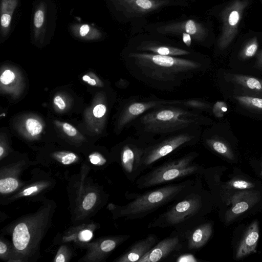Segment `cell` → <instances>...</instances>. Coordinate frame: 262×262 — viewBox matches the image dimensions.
Here are the masks:
<instances>
[{
    "instance_id": "obj_1",
    "label": "cell",
    "mask_w": 262,
    "mask_h": 262,
    "mask_svg": "<svg viewBox=\"0 0 262 262\" xmlns=\"http://www.w3.org/2000/svg\"><path fill=\"white\" fill-rule=\"evenodd\" d=\"M199 181L195 179L168 184L143 193H128L130 200L115 209L117 217L127 220L142 219L171 202L182 198L194 189Z\"/></svg>"
},
{
    "instance_id": "obj_2",
    "label": "cell",
    "mask_w": 262,
    "mask_h": 262,
    "mask_svg": "<svg viewBox=\"0 0 262 262\" xmlns=\"http://www.w3.org/2000/svg\"><path fill=\"white\" fill-rule=\"evenodd\" d=\"M205 196L199 182L195 188L149 223L148 228L172 227L183 232L202 221L205 213Z\"/></svg>"
},
{
    "instance_id": "obj_3",
    "label": "cell",
    "mask_w": 262,
    "mask_h": 262,
    "mask_svg": "<svg viewBox=\"0 0 262 262\" xmlns=\"http://www.w3.org/2000/svg\"><path fill=\"white\" fill-rule=\"evenodd\" d=\"M198 156L196 152H191L180 158L168 161L151 168L148 172L137 179L136 181L137 187L147 188L201 174L203 169L195 162Z\"/></svg>"
},
{
    "instance_id": "obj_4",
    "label": "cell",
    "mask_w": 262,
    "mask_h": 262,
    "mask_svg": "<svg viewBox=\"0 0 262 262\" xmlns=\"http://www.w3.org/2000/svg\"><path fill=\"white\" fill-rule=\"evenodd\" d=\"M128 56L145 74L155 79L170 80L173 76L200 67L199 63L191 60L154 53L133 52Z\"/></svg>"
},
{
    "instance_id": "obj_5",
    "label": "cell",
    "mask_w": 262,
    "mask_h": 262,
    "mask_svg": "<svg viewBox=\"0 0 262 262\" xmlns=\"http://www.w3.org/2000/svg\"><path fill=\"white\" fill-rule=\"evenodd\" d=\"M200 116L195 112L169 107L156 110L141 120L144 130L156 134H166L197 124Z\"/></svg>"
},
{
    "instance_id": "obj_6",
    "label": "cell",
    "mask_w": 262,
    "mask_h": 262,
    "mask_svg": "<svg viewBox=\"0 0 262 262\" xmlns=\"http://www.w3.org/2000/svg\"><path fill=\"white\" fill-rule=\"evenodd\" d=\"M248 4V0H234L221 12L223 26L217 40L220 49H226L234 39L238 32V25L243 14Z\"/></svg>"
},
{
    "instance_id": "obj_7",
    "label": "cell",
    "mask_w": 262,
    "mask_h": 262,
    "mask_svg": "<svg viewBox=\"0 0 262 262\" xmlns=\"http://www.w3.org/2000/svg\"><path fill=\"white\" fill-rule=\"evenodd\" d=\"M183 234L174 230L171 234L158 242L138 262H157L174 258L184 251Z\"/></svg>"
},
{
    "instance_id": "obj_8",
    "label": "cell",
    "mask_w": 262,
    "mask_h": 262,
    "mask_svg": "<svg viewBox=\"0 0 262 262\" xmlns=\"http://www.w3.org/2000/svg\"><path fill=\"white\" fill-rule=\"evenodd\" d=\"M194 138V136L187 134H180L146 147L142 159L143 171L151 168L156 162L189 143Z\"/></svg>"
},
{
    "instance_id": "obj_9",
    "label": "cell",
    "mask_w": 262,
    "mask_h": 262,
    "mask_svg": "<svg viewBox=\"0 0 262 262\" xmlns=\"http://www.w3.org/2000/svg\"><path fill=\"white\" fill-rule=\"evenodd\" d=\"M146 147L128 143L122 147L119 152L118 162L127 180L132 183L143 172L142 159Z\"/></svg>"
},
{
    "instance_id": "obj_10",
    "label": "cell",
    "mask_w": 262,
    "mask_h": 262,
    "mask_svg": "<svg viewBox=\"0 0 262 262\" xmlns=\"http://www.w3.org/2000/svg\"><path fill=\"white\" fill-rule=\"evenodd\" d=\"M116 9L129 16H142L169 4L168 0H111Z\"/></svg>"
},
{
    "instance_id": "obj_11",
    "label": "cell",
    "mask_w": 262,
    "mask_h": 262,
    "mask_svg": "<svg viewBox=\"0 0 262 262\" xmlns=\"http://www.w3.org/2000/svg\"><path fill=\"white\" fill-rule=\"evenodd\" d=\"M201 222L181 232L185 239L184 251L194 252L198 250L204 246L210 238L213 232L212 224Z\"/></svg>"
},
{
    "instance_id": "obj_12",
    "label": "cell",
    "mask_w": 262,
    "mask_h": 262,
    "mask_svg": "<svg viewBox=\"0 0 262 262\" xmlns=\"http://www.w3.org/2000/svg\"><path fill=\"white\" fill-rule=\"evenodd\" d=\"M157 30L161 34L188 33L198 41H203L208 34L207 30L203 25L193 19L170 23L160 26Z\"/></svg>"
},
{
    "instance_id": "obj_13",
    "label": "cell",
    "mask_w": 262,
    "mask_h": 262,
    "mask_svg": "<svg viewBox=\"0 0 262 262\" xmlns=\"http://www.w3.org/2000/svg\"><path fill=\"white\" fill-rule=\"evenodd\" d=\"M180 100L150 101L136 102L128 105L123 112L120 120L119 126L123 127L139 116L153 107L165 104H177L182 103Z\"/></svg>"
},
{
    "instance_id": "obj_14",
    "label": "cell",
    "mask_w": 262,
    "mask_h": 262,
    "mask_svg": "<svg viewBox=\"0 0 262 262\" xmlns=\"http://www.w3.org/2000/svg\"><path fill=\"white\" fill-rule=\"evenodd\" d=\"M159 242L158 236L149 234L145 237L133 244L127 250L116 260L117 262L138 261Z\"/></svg>"
},
{
    "instance_id": "obj_15",
    "label": "cell",
    "mask_w": 262,
    "mask_h": 262,
    "mask_svg": "<svg viewBox=\"0 0 262 262\" xmlns=\"http://www.w3.org/2000/svg\"><path fill=\"white\" fill-rule=\"evenodd\" d=\"M259 238L257 221L253 222L248 228L236 253V258H243L255 252Z\"/></svg>"
},
{
    "instance_id": "obj_16",
    "label": "cell",
    "mask_w": 262,
    "mask_h": 262,
    "mask_svg": "<svg viewBox=\"0 0 262 262\" xmlns=\"http://www.w3.org/2000/svg\"><path fill=\"white\" fill-rule=\"evenodd\" d=\"M17 5L18 0H1V33L3 36H6L9 33L12 17Z\"/></svg>"
},
{
    "instance_id": "obj_17",
    "label": "cell",
    "mask_w": 262,
    "mask_h": 262,
    "mask_svg": "<svg viewBox=\"0 0 262 262\" xmlns=\"http://www.w3.org/2000/svg\"><path fill=\"white\" fill-rule=\"evenodd\" d=\"M46 8V4L41 2L35 11L33 18V35L36 40H42L45 35Z\"/></svg>"
},
{
    "instance_id": "obj_18",
    "label": "cell",
    "mask_w": 262,
    "mask_h": 262,
    "mask_svg": "<svg viewBox=\"0 0 262 262\" xmlns=\"http://www.w3.org/2000/svg\"><path fill=\"white\" fill-rule=\"evenodd\" d=\"M71 31L75 37L83 40H96L102 36L98 29L86 24H73L71 26Z\"/></svg>"
},
{
    "instance_id": "obj_19",
    "label": "cell",
    "mask_w": 262,
    "mask_h": 262,
    "mask_svg": "<svg viewBox=\"0 0 262 262\" xmlns=\"http://www.w3.org/2000/svg\"><path fill=\"white\" fill-rule=\"evenodd\" d=\"M249 192H243L236 194L233 200L234 204L233 203L231 209V213L229 215L228 218L230 217L233 219L236 215H238L247 210L249 207L250 203L254 202V198L249 196L250 193Z\"/></svg>"
},
{
    "instance_id": "obj_20",
    "label": "cell",
    "mask_w": 262,
    "mask_h": 262,
    "mask_svg": "<svg viewBox=\"0 0 262 262\" xmlns=\"http://www.w3.org/2000/svg\"><path fill=\"white\" fill-rule=\"evenodd\" d=\"M139 48V50L150 51L154 54L163 56H175L190 54L189 51L180 48L154 43H148Z\"/></svg>"
},
{
    "instance_id": "obj_21",
    "label": "cell",
    "mask_w": 262,
    "mask_h": 262,
    "mask_svg": "<svg viewBox=\"0 0 262 262\" xmlns=\"http://www.w3.org/2000/svg\"><path fill=\"white\" fill-rule=\"evenodd\" d=\"M231 78L235 82L245 88L262 92V80L240 74H233Z\"/></svg>"
},
{
    "instance_id": "obj_22",
    "label": "cell",
    "mask_w": 262,
    "mask_h": 262,
    "mask_svg": "<svg viewBox=\"0 0 262 262\" xmlns=\"http://www.w3.org/2000/svg\"><path fill=\"white\" fill-rule=\"evenodd\" d=\"M206 142L207 145L216 152L230 159L233 158L231 150L222 141L214 139H208Z\"/></svg>"
},
{
    "instance_id": "obj_23",
    "label": "cell",
    "mask_w": 262,
    "mask_h": 262,
    "mask_svg": "<svg viewBox=\"0 0 262 262\" xmlns=\"http://www.w3.org/2000/svg\"><path fill=\"white\" fill-rule=\"evenodd\" d=\"M235 99L243 105L262 110V99L248 96H237Z\"/></svg>"
},
{
    "instance_id": "obj_24",
    "label": "cell",
    "mask_w": 262,
    "mask_h": 262,
    "mask_svg": "<svg viewBox=\"0 0 262 262\" xmlns=\"http://www.w3.org/2000/svg\"><path fill=\"white\" fill-rule=\"evenodd\" d=\"M258 43L256 37L251 39L244 47L240 53V56L243 59H247L253 57L256 53Z\"/></svg>"
},
{
    "instance_id": "obj_25",
    "label": "cell",
    "mask_w": 262,
    "mask_h": 262,
    "mask_svg": "<svg viewBox=\"0 0 262 262\" xmlns=\"http://www.w3.org/2000/svg\"><path fill=\"white\" fill-rule=\"evenodd\" d=\"M17 181L13 178H7L0 180V192L7 193L14 191L17 188Z\"/></svg>"
},
{
    "instance_id": "obj_26",
    "label": "cell",
    "mask_w": 262,
    "mask_h": 262,
    "mask_svg": "<svg viewBox=\"0 0 262 262\" xmlns=\"http://www.w3.org/2000/svg\"><path fill=\"white\" fill-rule=\"evenodd\" d=\"M25 127L28 132L33 136L39 134L42 130L40 122L33 118H29L26 120Z\"/></svg>"
},
{
    "instance_id": "obj_27",
    "label": "cell",
    "mask_w": 262,
    "mask_h": 262,
    "mask_svg": "<svg viewBox=\"0 0 262 262\" xmlns=\"http://www.w3.org/2000/svg\"><path fill=\"white\" fill-rule=\"evenodd\" d=\"M182 103L185 106L201 110L206 109L208 107L207 103L195 99L183 101Z\"/></svg>"
},
{
    "instance_id": "obj_28",
    "label": "cell",
    "mask_w": 262,
    "mask_h": 262,
    "mask_svg": "<svg viewBox=\"0 0 262 262\" xmlns=\"http://www.w3.org/2000/svg\"><path fill=\"white\" fill-rule=\"evenodd\" d=\"M96 200L97 196L94 192L89 193L83 200L82 207L85 210L91 209L94 206Z\"/></svg>"
},
{
    "instance_id": "obj_29",
    "label": "cell",
    "mask_w": 262,
    "mask_h": 262,
    "mask_svg": "<svg viewBox=\"0 0 262 262\" xmlns=\"http://www.w3.org/2000/svg\"><path fill=\"white\" fill-rule=\"evenodd\" d=\"M177 262H198L199 260L190 253H181L176 256L174 260Z\"/></svg>"
},
{
    "instance_id": "obj_30",
    "label": "cell",
    "mask_w": 262,
    "mask_h": 262,
    "mask_svg": "<svg viewBox=\"0 0 262 262\" xmlns=\"http://www.w3.org/2000/svg\"><path fill=\"white\" fill-rule=\"evenodd\" d=\"M227 110L226 104L223 101H217L213 105L212 112L217 117H222Z\"/></svg>"
},
{
    "instance_id": "obj_31",
    "label": "cell",
    "mask_w": 262,
    "mask_h": 262,
    "mask_svg": "<svg viewBox=\"0 0 262 262\" xmlns=\"http://www.w3.org/2000/svg\"><path fill=\"white\" fill-rule=\"evenodd\" d=\"M15 77L14 73L9 70H6L2 74L0 80L4 84H9L12 82Z\"/></svg>"
},
{
    "instance_id": "obj_32",
    "label": "cell",
    "mask_w": 262,
    "mask_h": 262,
    "mask_svg": "<svg viewBox=\"0 0 262 262\" xmlns=\"http://www.w3.org/2000/svg\"><path fill=\"white\" fill-rule=\"evenodd\" d=\"M58 157L61 162L64 165H68L73 163L76 159V156L72 152L60 153Z\"/></svg>"
},
{
    "instance_id": "obj_33",
    "label": "cell",
    "mask_w": 262,
    "mask_h": 262,
    "mask_svg": "<svg viewBox=\"0 0 262 262\" xmlns=\"http://www.w3.org/2000/svg\"><path fill=\"white\" fill-rule=\"evenodd\" d=\"M231 185L236 189H247L253 187L254 185L244 180H236L232 182Z\"/></svg>"
},
{
    "instance_id": "obj_34",
    "label": "cell",
    "mask_w": 262,
    "mask_h": 262,
    "mask_svg": "<svg viewBox=\"0 0 262 262\" xmlns=\"http://www.w3.org/2000/svg\"><path fill=\"white\" fill-rule=\"evenodd\" d=\"M106 112V107L103 104L96 105L93 109V115L96 118H101L104 116Z\"/></svg>"
},
{
    "instance_id": "obj_35",
    "label": "cell",
    "mask_w": 262,
    "mask_h": 262,
    "mask_svg": "<svg viewBox=\"0 0 262 262\" xmlns=\"http://www.w3.org/2000/svg\"><path fill=\"white\" fill-rule=\"evenodd\" d=\"M62 128L64 132L69 136L73 137L77 133L76 128L68 123H64L62 124Z\"/></svg>"
},
{
    "instance_id": "obj_36",
    "label": "cell",
    "mask_w": 262,
    "mask_h": 262,
    "mask_svg": "<svg viewBox=\"0 0 262 262\" xmlns=\"http://www.w3.org/2000/svg\"><path fill=\"white\" fill-rule=\"evenodd\" d=\"M90 160L91 162L95 165L99 164L100 163H104L106 160L100 154L95 153L90 156Z\"/></svg>"
},
{
    "instance_id": "obj_37",
    "label": "cell",
    "mask_w": 262,
    "mask_h": 262,
    "mask_svg": "<svg viewBox=\"0 0 262 262\" xmlns=\"http://www.w3.org/2000/svg\"><path fill=\"white\" fill-rule=\"evenodd\" d=\"M92 236V232L91 230L88 229L82 231L79 235V238L80 240L84 242L90 240Z\"/></svg>"
},
{
    "instance_id": "obj_38",
    "label": "cell",
    "mask_w": 262,
    "mask_h": 262,
    "mask_svg": "<svg viewBox=\"0 0 262 262\" xmlns=\"http://www.w3.org/2000/svg\"><path fill=\"white\" fill-rule=\"evenodd\" d=\"M54 104L60 109L64 110L66 106L64 100L60 96H56L54 99Z\"/></svg>"
},
{
    "instance_id": "obj_39",
    "label": "cell",
    "mask_w": 262,
    "mask_h": 262,
    "mask_svg": "<svg viewBox=\"0 0 262 262\" xmlns=\"http://www.w3.org/2000/svg\"><path fill=\"white\" fill-rule=\"evenodd\" d=\"M182 39L184 43L188 47H189L191 43V36L188 33H183L181 34Z\"/></svg>"
},
{
    "instance_id": "obj_40",
    "label": "cell",
    "mask_w": 262,
    "mask_h": 262,
    "mask_svg": "<svg viewBox=\"0 0 262 262\" xmlns=\"http://www.w3.org/2000/svg\"><path fill=\"white\" fill-rule=\"evenodd\" d=\"M38 189V188L36 186H33L30 187L26 189H25L23 192V194L24 195L27 196L31 194L32 193L36 192Z\"/></svg>"
},
{
    "instance_id": "obj_41",
    "label": "cell",
    "mask_w": 262,
    "mask_h": 262,
    "mask_svg": "<svg viewBox=\"0 0 262 262\" xmlns=\"http://www.w3.org/2000/svg\"><path fill=\"white\" fill-rule=\"evenodd\" d=\"M82 79L84 81L86 82L88 84L91 85H95L96 84V82L95 79L91 78L88 75H84L82 77Z\"/></svg>"
},
{
    "instance_id": "obj_42",
    "label": "cell",
    "mask_w": 262,
    "mask_h": 262,
    "mask_svg": "<svg viewBox=\"0 0 262 262\" xmlns=\"http://www.w3.org/2000/svg\"><path fill=\"white\" fill-rule=\"evenodd\" d=\"M7 250L6 245L2 242H0V253L1 254L4 253Z\"/></svg>"
},
{
    "instance_id": "obj_43",
    "label": "cell",
    "mask_w": 262,
    "mask_h": 262,
    "mask_svg": "<svg viewBox=\"0 0 262 262\" xmlns=\"http://www.w3.org/2000/svg\"><path fill=\"white\" fill-rule=\"evenodd\" d=\"M65 261L64 256L63 254H60L57 256L55 259V261L56 262H63Z\"/></svg>"
},
{
    "instance_id": "obj_44",
    "label": "cell",
    "mask_w": 262,
    "mask_h": 262,
    "mask_svg": "<svg viewBox=\"0 0 262 262\" xmlns=\"http://www.w3.org/2000/svg\"><path fill=\"white\" fill-rule=\"evenodd\" d=\"M258 62L260 65L262 66V51L259 53L258 55Z\"/></svg>"
},
{
    "instance_id": "obj_45",
    "label": "cell",
    "mask_w": 262,
    "mask_h": 262,
    "mask_svg": "<svg viewBox=\"0 0 262 262\" xmlns=\"http://www.w3.org/2000/svg\"><path fill=\"white\" fill-rule=\"evenodd\" d=\"M4 153V149L2 146H0V157H2Z\"/></svg>"
}]
</instances>
